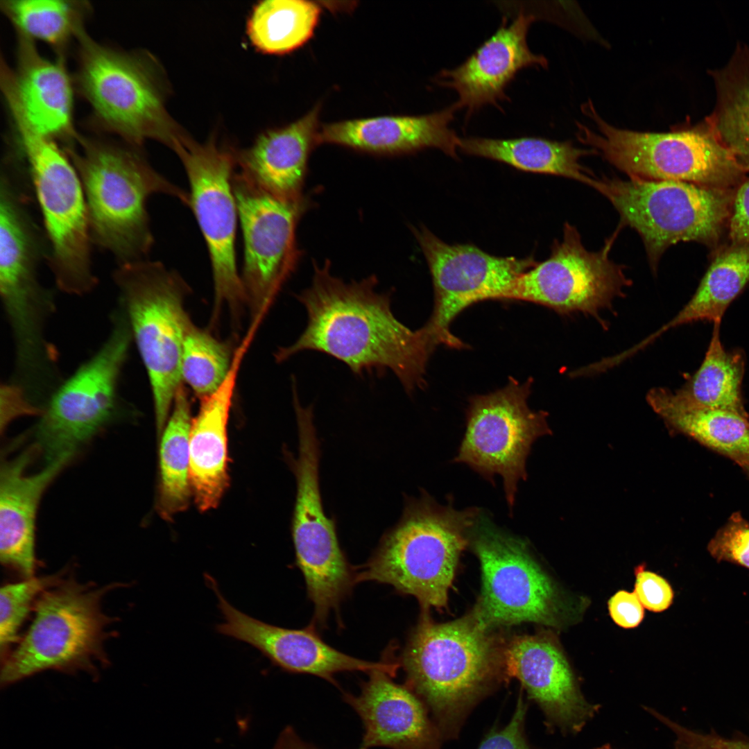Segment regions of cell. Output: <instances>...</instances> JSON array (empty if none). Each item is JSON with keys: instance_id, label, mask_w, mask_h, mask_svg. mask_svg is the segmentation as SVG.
<instances>
[{"instance_id": "1", "label": "cell", "mask_w": 749, "mask_h": 749, "mask_svg": "<svg viewBox=\"0 0 749 749\" xmlns=\"http://www.w3.org/2000/svg\"><path fill=\"white\" fill-rule=\"evenodd\" d=\"M313 269L310 286L296 295L307 312L305 328L293 343L279 348L275 360L316 351L355 374L389 370L408 393L422 388L434 349L422 328L412 330L395 317L391 294L377 291V277L345 282L331 273L328 261Z\"/></svg>"}, {"instance_id": "2", "label": "cell", "mask_w": 749, "mask_h": 749, "mask_svg": "<svg viewBox=\"0 0 749 749\" xmlns=\"http://www.w3.org/2000/svg\"><path fill=\"white\" fill-rule=\"evenodd\" d=\"M63 149L81 182L92 243L118 265L146 259L151 250L150 196L169 195L189 206V195L157 172L139 146L79 135Z\"/></svg>"}, {"instance_id": "3", "label": "cell", "mask_w": 749, "mask_h": 749, "mask_svg": "<svg viewBox=\"0 0 749 749\" xmlns=\"http://www.w3.org/2000/svg\"><path fill=\"white\" fill-rule=\"evenodd\" d=\"M399 665L406 685L430 711L445 739L458 736L471 710L506 675L492 629L472 612L443 623L423 617Z\"/></svg>"}, {"instance_id": "4", "label": "cell", "mask_w": 749, "mask_h": 749, "mask_svg": "<svg viewBox=\"0 0 749 749\" xmlns=\"http://www.w3.org/2000/svg\"><path fill=\"white\" fill-rule=\"evenodd\" d=\"M479 513L476 508L440 505L427 494L410 501L399 522L356 572V583L390 585L414 596L424 610L444 608Z\"/></svg>"}, {"instance_id": "5", "label": "cell", "mask_w": 749, "mask_h": 749, "mask_svg": "<svg viewBox=\"0 0 749 749\" xmlns=\"http://www.w3.org/2000/svg\"><path fill=\"white\" fill-rule=\"evenodd\" d=\"M582 112L594 126L576 122L577 138L630 178L675 180L729 189L746 169L705 120L669 132L619 129L606 122L589 100Z\"/></svg>"}, {"instance_id": "6", "label": "cell", "mask_w": 749, "mask_h": 749, "mask_svg": "<svg viewBox=\"0 0 749 749\" xmlns=\"http://www.w3.org/2000/svg\"><path fill=\"white\" fill-rule=\"evenodd\" d=\"M119 585L92 587L71 577L45 590L35 603L28 630L2 664L1 687L49 669L97 678L98 664L108 662L104 642L112 622L101 603Z\"/></svg>"}, {"instance_id": "7", "label": "cell", "mask_w": 749, "mask_h": 749, "mask_svg": "<svg viewBox=\"0 0 749 749\" xmlns=\"http://www.w3.org/2000/svg\"><path fill=\"white\" fill-rule=\"evenodd\" d=\"M112 278L148 377L159 438L182 386V351L191 322L184 307L189 287L177 272L147 259L118 265Z\"/></svg>"}, {"instance_id": "8", "label": "cell", "mask_w": 749, "mask_h": 749, "mask_svg": "<svg viewBox=\"0 0 749 749\" xmlns=\"http://www.w3.org/2000/svg\"><path fill=\"white\" fill-rule=\"evenodd\" d=\"M13 123L49 243L46 264L60 290L87 294L98 279L92 267L87 205L76 170L56 141L35 132L21 117H15Z\"/></svg>"}, {"instance_id": "9", "label": "cell", "mask_w": 749, "mask_h": 749, "mask_svg": "<svg viewBox=\"0 0 749 749\" xmlns=\"http://www.w3.org/2000/svg\"><path fill=\"white\" fill-rule=\"evenodd\" d=\"M617 209L621 223L641 236L653 271L671 246L715 244L729 221V189L675 180L598 178L594 187Z\"/></svg>"}, {"instance_id": "10", "label": "cell", "mask_w": 749, "mask_h": 749, "mask_svg": "<svg viewBox=\"0 0 749 749\" xmlns=\"http://www.w3.org/2000/svg\"><path fill=\"white\" fill-rule=\"evenodd\" d=\"M77 40L75 82L96 124L133 146L153 139L173 148L180 136L172 130L144 58L98 43L85 31Z\"/></svg>"}, {"instance_id": "11", "label": "cell", "mask_w": 749, "mask_h": 749, "mask_svg": "<svg viewBox=\"0 0 749 749\" xmlns=\"http://www.w3.org/2000/svg\"><path fill=\"white\" fill-rule=\"evenodd\" d=\"M112 322L105 343L55 389L43 408L35 445L47 463L74 455L117 411L119 379L132 337L123 309Z\"/></svg>"}, {"instance_id": "12", "label": "cell", "mask_w": 749, "mask_h": 749, "mask_svg": "<svg viewBox=\"0 0 749 749\" xmlns=\"http://www.w3.org/2000/svg\"><path fill=\"white\" fill-rule=\"evenodd\" d=\"M298 456L293 460L297 492L292 522L295 565L314 605L312 626H322L356 583V573L340 547L334 522L323 510L319 488V442L309 415L297 420Z\"/></svg>"}, {"instance_id": "13", "label": "cell", "mask_w": 749, "mask_h": 749, "mask_svg": "<svg viewBox=\"0 0 749 749\" xmlns=\"http://www.w3.org/2000/svg\"><path fill=\"white\" fill-rule=\"evenodd\" d=\"M470 540L481 565L482 587L472 612L488 628L522 623L555 626L561 604L551 578L526 543L479 513Z\"/></svg>"}, {"instance_id": "14", "label": "cell", "mask_w": 749, "mask_h": 749, "mask_svg": "<svg viewBox=\"0 0 749 749\" xmlns=\"http://www.w3.org/2000/svg\"><path fill=\"white\" fill-rule=\"evenodd\" d=\"M173 150L185 169L189 207L209 255L214 290L213 318L216 319L224 305L236 314L247 298L236 263L238 212L232 185L235 155L212 140L199 144L182 137Z\"/></svg>"}, {"instance_id": "15", "label": "cell", "mask_w": 749, "mask_h": 749, "mask_svg": "<svg viewBox=\"0 0 749 749\" xmlns=\"http://www.w3.org/2000/svg\"><path fill=\"white\" fill-rule=\"evenodd\" d=\"M531 381L510 379L503 388L470 400L467 425L455 461L467 465L488 479L503 478L510 509L517 483L527 477L526 461L534 441L551 434L547 413L528 405Z\"/></svg>"}, {"instance_id": "16", "label": "cell", "mask_w": 749, "mask_h": 749, "mask_svg": "<svg viewBox=\"0 0 749 749\" xmlns=\"http://www.w3.org/2000/svg\"><path fill=\"white\" fill-rule=\"evenodd\" d=\"M232 185L244 246L241 278L252 323L259 324L297 266L296 227L312 204L305 196L286 200L271 195L239 173Z\"/></svg>"}, {"instance_id": "17", "label": "cell", "mask_w": 749, "mask_h": 749, "mask_svg": "<svg viewBox=\"0 0 749 749\" xmlns=\"http://www.w3.org/2000/svg\"><path fill=\"white\" fill-rule=\"evenodd\" d=\"M434 288L432 316L422 327L432 346L463 345L450 332L454 319L470 305L506 299L515 279L536 264L532 257H497L469 244H448L426 227L413 228Z\"/></svg>"}, {"instance_id": "18", "label": "cell", "mask_w": 749, "mask_h": 749, "mask_svg": "<svg viewBox=\"0 0 749 749\" xmlns=\"http://www.w3.org/2000/svg\"><path fill=\"white\" fill-rule=\"evenodd\" d=\"M614 238L600 250L584 246L577 229L565 223L563 237L553 245L545 261L522 273L506 299L524 300L560 313L581 312L599 318L630 285L623 267L611 260Z\"/></svg>"}, {"instance_id": "19", "label": "cell", "mask_w": 749, "mask_h": 749, "mask_svg": "<svg viewBox=\"0 0 749 749\" xmlns=\"http://www.w3.org/2000/svg\"><path fill=\"white\" fill-rule=\"evenodd\" d=\"M207 583L218 599V608L224 620L216 626V630L251 645L284 671L311 674L338 686L334 676L338 673H368L382 669L394 677L399 666L397 662L365 661L343 653L325 643L312 625L289 629L253 618L232 606L212 576Z\"/></svg>"}, {"instance_id": "20", "label": "cell", "mask_w": 749, "mask_h": 749, "mask_svg": "<svg viewBox=\"0 0 749 749\" xmlns=\"http://www.w3.org/2000/svg\"><path fill=\"white\" fill-rule=\"evenodd\" d=\"M506 676L515 678L542 711L551 727L580 732L598 712L579 691L559 646L542 635L514 638L503 651Z\"/></svg>"}, {"instance_id": "21", "label": "cell", "mask_w": 749, "mask_h": 749, "mask_svg": "<svg viewBox=\"0 0 749 749\" xmlns=\"http://www.w3.org/2000/svg\"><path fill=\"white\" fill-rule=\"evenodd\" d=\"M17 34V67L1 60V86L12 104L39 134L72 145L78 137L73 121V84L60 58L40 55L33 40Z\"/></svg>"}, {"instance_id": "22", "label": "cell", "mask_w": 749, "mask_h": 749, "mask_svg": "<svg viewBox=\"0 0 749 749\" xmlns=\"http://www.w3.org/2000/svg\"><path fill=\"white\" fill-rule=\"evenodd\" d=\"M535 16L520 11L510 24L504 17L497 31L465 62L451 69H443L436 83L455 90L454 103L465 108L469 117L484 105H498L506 100L505 90L521 69L528 67L546 68L548 60L533 53L527 43L530 25Z\"/></svg>"}, {"instance_id": "23", "label": "cell", "mask_w": 749, "mask_h": 749, "mask_svg": "<svg viewBox=\"0 0 749 749\" xmlns=\"http://www.w3.org/2000/svg\"><path fill=\"white\" fill-rule=\"evenodd\" d=\"M368 674L359 695L343 693L344 700L362 721L361 747L440 749L441 735L419 697L406 685L395 682L385 670Z\"/></svg>"}, {"instance_id": "24", "label": "cell", "mask_w": 749, "mask_h": 749, "mask_svg": "<svg viewBox=\"0 0 749 749\" xmlns=\"http://www.w3.org/2000/svg\"><path fill=\"white\" fill-rule=\"evenodd\" d=\"M37 451L33 445L12 460L2 461L0 471V560L24 579L33 577L35 570V518L41 497L74 456L28 474Z\"/></svg>"}, {"instance_id": "25", "label": "cell", "mask_w": 749, "mask_h": 749, "mask_svg": "<svg viewBox=\"0 0 749 749\" xmlns=\"http://www.w3.org/2000/svg\"><path fill=\"white\" fill-rule=\"evenodd\" d=\"M456 110L453 104L424 115L382 116L327 123L319 128L317 144H336L383 155L436 148L456 158L460 138L449 127Z\"/></svg>"}, {"instance_id": "26", "label": "cell", "mask_w": 749, "mask_h": 749, "mask_svg": "<svg viewBox=\"0 0 749 749\" xmlns=\"http://www.w3.org/2000/svg\"><path fill=\"white\" fill-rule=\"evenodd\" d=\"M248 345L243 341L236 350L227 379L216 393L200 399L199 411L191 420L190 481L201 512L215 508L228 487L227 424L238 368Z\"/></svg>"}, {"instance_id": "27", "label": "cell", "mask_w": 749, "mask_h": 749, "mask_svg": "<svg viewBox=\"0 0 749 749\" xmlns=\"http://www.w3.org/2000/svg\"><path fill=\"white\" fill-rule=\"evenodd\" d=\"M320 105L289 126L261 134L235 155L240 173L263 191L286 200L302 197L307 163L317 144Z\"/></svg>"}, {"instance_id": "28", "label": "cell", "mask_w": 749, "mask_h": 749, "mask_svg": "<svg viewBox=\"0 0 749 749\" xmlns=\"http://www.w3.org/2000/svg\"><path fill=\"white\" fill-rule=\"evenodd\" d=\"M646 400L666 426L686 434L749 468L748 416L722 409L687 404L673 392L655 388Z\"/></svg>"}, {"instance_id": "29", "label": "cell", "mask_w": 749, "mask_h": 749, "mask_svg": "<svg viewBox=\"0 0 749 749\" xmlns=\"http://www.w3.org/2000/svg\"><path fill=\"white\" fill-rule=\"evenodd\" d=\"M458 149L522 171L574 179L593 188L598 179L580 162L583 157L597 152L577 148L571 141L528 137L505 139L470 137L459 139Z\"/></svg>"}, {"instance_id": "30", "label": "cell", "mask_w": 749, "mask_h": 749, "mask_svg": "<svg viewBox=\"0 0 749 749\" xmlns=\"http://www.w3.org/2000/svg\"><path fill=\"white\" fill-rule=\"evenodd\" d=\"M749 282V243H732L712 262L690 300L670 321L632 347L636 353L664 332L698 321L721 322L731 302Z\"/></svg>"}, {"instance_id": "31", "label": "cell", "mask_w": 749, "mask_h": 749, "mask_svg": "<svg viewBox=\"0 0 749 749\" xmlns=\"http://www.w3.org/2000/svg\"><path fill=\"white\" fill-rule=\"evenodd\" d=\"M716 105L707 117L716 135L749 170V44H739L727 64L711 72Z\"/></svg>"}, {"instance_id": "32", "label": "cell", "mask_w": 749, "mask_h": 749, "mask_svg": "<svg viewBox=\"0 0 749 749\" xmlns=\"http://www.w3.org/2000/svg\"><path fill=\"white\" fill-rule=\"evenodd\" d=\"M191 416L190 401L182 385L176 394L170 416L160 437L157 510L168 521L187 508L192 494L189 454Z\"/></svg>"}, {"instance_id": "33", "label": "cell", "mask_w": 749, "mask_h": 749, "mask_svg": "<svg viewBox=\"0 0 749 749\" xmlns=\"http://www.w3.org/2000/svg\"><path fill=\"white\" fill-rule=\"evenodd\" d=\"M721 322H714L710 343L700 368L673 394L687 404L748 416L741 395L744 356L740 351L724 348L719 334Z\"/></svg>"}, {"instance_id": "34", "label": "cell", "mask_w": 749, "mask_h": 749, "mask_svg": "<svg viewBox=\"0 0 749 749\" xmlns=\"http://www.w3.org/2000/svg\"><path fill=\"white\" fill-rule=\"evenodd\" d=\"M321 10L316 3L304 0H266L253 9L248 34L260 51L270 54L293 51L312 37Z\"/></svg>"}, {"instance_id": "35", "label": "cell", "mask_w": 749, "mask_h": 749, "mask_svg": "<svg viewBox=\"0 0 749 749\" xmlns=\"http://www.w3.org/2000/svg\"><path fill=\"white\" fill-rule=\"evenodd\" d=\"M2 12L21 34L45 42L61 53L85 31L90 6L85 1L4 0Z\"/></svg>"}, {"instance_id": "36", "label": "cell", "mask_w": 749, "mask_h": 749, "mask_svg": "<svg viewBox=\"0 0 749 749\" xmlns=\"http://www.w3.org/2000/svg\"><path fill=\"white\" fill-rule=\"evenodd\" d=\"M234 357L227 343L191 322L182 346V381L199 399L207 397L216 393L227 379Z\"/></svg>"}, {"instance_id": "37", "label": "cell", "mask_w": 749, "mask_h": 749, "mask_svg": "<svg viewBox=\"0 0 749 749\" xmlns=\"http://www.w3.org/2000/svg\"><path fill=\"white\" fill-rule=\"evenodd\" d=\"M62 574L32 577L6 584L0 591V649L1 656L18 640L19 629L33 604L46 589L62 580Z\"/></svg>"}, {"instance_id": "38", "label": "cell", "mask_w": 749, "mask_h": 749, "mask_svg": "<svg viewBox=\"0 0 749 749\" xmlns=\"http://www.w3.org/2000/svg\"><path fill=\"white\" fill-rule=\"evenodd\" d=\"M708 550L716 560L749 569V523L738 513L733 515L710 541Z\"/></svg>"}, {"instance_id": "39", "label": "cell", "mask_w": 749, "mask_h": 749, "mask_svg": "<svg viewBox=\"0 0 749 749\" xmlns=\"http://www.w3.org/2000/svg\"><path fill=\"white\" fill-rule=\"evenodd\" d=\"M658 720L667 725L675 737V749H749V739L725 738L712 732L702 734L691 730L664 716L655 710L648 709Z\"/></svg>"}, {"instance_id": "40", "label": "cell", "mask_w": 749, "mask_h": 749, "mask_svg": "<svg viewBox=\"0 0 749 749\" xmlns=\"http://www.w3.org/2000/svg\"><path fill=\"white\" fill-rule=\"evenodd\" d=\"M635 575V593L644 608L660 612L671 606L674 592L664 578L646 570L644 564L636 567Z\"/></svg>"}, {"instance_id": "41", "label": "cell", "mask_w": 749, "mask_h": 749, "mask_svg": "<svg viewBox=\"0 0 749 749\" xmlns=\"http://www.w3.org/2000/svg\"><path fill=\"white\" fill-rule=\"evenodd\" d=\"M526 708L520 697L508 723L503 727L492 729L478 749H530L524 728Z\"/></svg>"}, {"instance_id": "42", "label": "cell", "mask_w": 749, "mask_h": 749, "mask_svg": "<svg viewBox=\"0 0 749 749\" xmlns=\"http://www.w3.org/2000/svg\"><path fill=\"white\" fill-rule=\"evenodd\" d=\"M43 408L29 399L24 388L17 383L2 384L1 388V429L3 432L15 418L26 415H42Z\"/></svg>"}, {"instance_id": "43", "label": "cell", "mask_w": 749, "mask_h": 749, "mask_svg": "<svg viewBox=\"0 0 749 749\" xmlns=\"http://www.w3.org/2000/svg\"><path fill=\"white\" fill-rule=\"evenodd\" d=\"M608 606L612 619L623 628L638 626L644 617L643 605L635 592L618 591L610 597Z\"/></svg>"}, {"instance_id": "44", "label": "cell", "mask_w": 749, "mask_h": 749, "mask_svg": "<svg viewBox=\"0 0 749 749\" xmlns=\"http://www.w3.org/2000/svg\"><path fill=\"white\" fill-rule=\"evenodd\" d=\"M729 234L732 243H749V178L739 185L734 194Z\"/></svg>"}, {"instance_id": "45", "label": "cell", "mask_w": 749, "mask_h": 749, "mask_svg": "<svg viewBox=\"0 0 749 749\" xmlns=\"http://www.w3.org/2000/svg\"><path fill=\"white\" fill-rule=\"evenodd\" d=\"M273 749H318L301 739L294 729L286 727L279 735ZM359 749H365L362 747Z\"/></svg>"}, {"instance_id": "46", "label": "cell", "mask_w": 749, "mask_h": 749, "mask_svg": "<svg viewBox=\"0 0 749 749\" xmlns=\"http://www.w3.org/2000/svg\"><path fill=\"white\" fill-rule=\"evenodd\" d=\"M594 749H612V748H611V746H609V745H605V746L604 745V746H601V747H599V748H594Z\"/></svg>"}]
</instances>
